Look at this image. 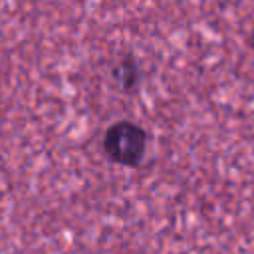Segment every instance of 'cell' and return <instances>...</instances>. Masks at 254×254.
I'll return each instance as SVG.
<instances>
[{
    "mask_svg": "<svg viewBox=\"0 0 254 254\" xmlns=\"http://www.w3.org/2000/svg\"><path fill=\"white\" fill-rule=\"evenodd\" d=\"M105 155L123 167H139L147 153V131L133 121H115L103 135Z\"/></svg>",
    "mask_w": 254,
    "mask_h": 254,
    "instance_id": "obj_1",
    "label": "cell"
},
{
    "mask_svg": "<svg viewBox=\"0 0 254 254\" xmlns=\"http://www.w3.org/2000/svg\"><path fill=\"white\" fill-rule=\"evenodd\" d=\"M113 77L123 91H133L141 79V69H139L137 60L133 56H123L113 65Z\"/></svg>",
    "mask_w": 254,
    "mask_h": 254,
    "instance_id": "obj_2",
    "label": "cell"
},
{
    "mask_svg": "<svg viewBox=\"0 0 254 254\" xmlns=\"http://www.w3.org/2000/svg\"><path fill=\"white\" fill-rule=\"evenodd\" d=\"M250 48H252V52H254V30H252V34H250Z\"/></svg>",
    "mask_w": 254,
    "mask_h": 254,
    "instance_id": "obj_3",
    "label": "cell"
}]
</instances>
